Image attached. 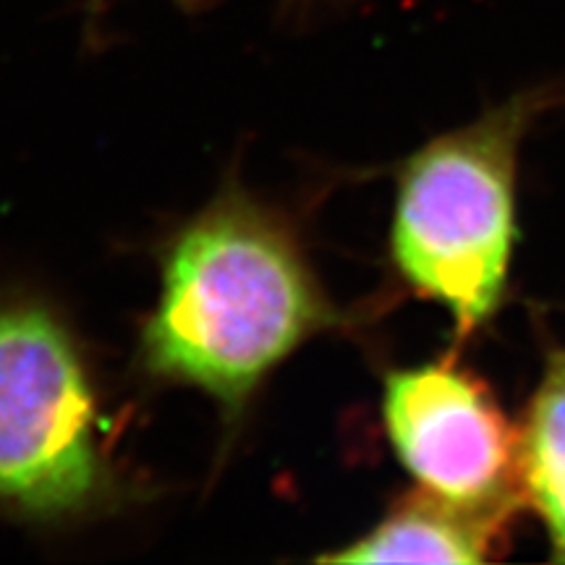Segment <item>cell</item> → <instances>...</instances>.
Returning <instances> with one entry per match:
<instances>
[{"label": "cell", "mask_w": 565, "mask_h": 565, "mask_svg": "<svg viewBox=\"0 0 565 565\" xmlns=\"http://www.w3.org/2000/svg\"><path fill=\"white\" fill-rule=\"evenodd\" d=\"M338 322L291 225L225 189L162 249L137 362L152 383L196 387L238 422L265 380Z\"/></svg>", "instance_id": "6da1fadb"}, {"label": "cell", "mask_w": 565, "mask_h": 565, "mask_svg": "<svg viewBox=\"0 0 565 565\" xmlns=\"http://www.w3.org/2000/svg\"><path fill=\"white\" fill-rule=\"evenodd\" d=\"M550 87L521 89L471 124L408 154L398 171L391 259L419 299L443 307L458 335L498 315L519 244V158Z\"/></svg>", "instance_id": "7a4b0ae2"}, {"label": "cell", "mask_w": 565, "mask_h": 565, "mask_svg": "<svg viewBox=\"0 0 565 565\" xmlns=\"http://www.w3.org/2000/svg\"><path fill=\"white\" fill-rule=\"evenodd\" d=\"M118 490L74 333L45 303L0 301V511L63 524L105 511Z\"/></svg>", "instance_id": "3957f363"}, {"label": "cell", "mask_w": 565, "mask_h": 565, "mask_svg": "<svg viewBox=\"0 0 565 565\" xmlns=\"http://www.w3.org/2000/svg\"><path fill=\"white\" fill-rule=\"evenodd\" d=\"M383 424L422 490L508 519L526 505L519 427L461 359H433L387 374Z\"/></svg>", "instance_id": "277c9868"}, {"label": "cell", "mask_w": 565, "mask_h": 565, "mask_svg": "<svg viewBox=\"0 0 565 565\" xmlns=\"http://www.w3.org/2000/svg\"><path fill=\"white\" fill-rule=\"evenodd\" d=\"M511 524L508 515L456 505L416 487L395 500L370 532L320 561L479 565L498 555Z\"/></svg>", "instance_id": "5b68a950"}, {"label": "cell", "mask_w": 565, "mask_h": 565, "mask_svg": "<svg viewBox=\"0 0 565 565\" xmlns=\"http://www.w3.org/2000/svg\"><path fill=\"white\" fill-rule=\"evenodd\" d=\"M519 435L524 500L545 524L553 561L565 563V349L547 353Z\"/></svg>", "instance_id": "8992f818"}, {"label": "cell", "mask_w": 565, "mask_h": 565, "mask_svg": "<svg viewBox=\"0 0 565 565\" xmlns=\"http://www.w3.org/2000/svg\"><path fill=\"white\" fill-rule=\"evenodd\" d=\"M288 6H296V9H303V6H320L328 3V0H286Z\"/></svg>", "instance_id": "52a82bcc"}]
</instances>
